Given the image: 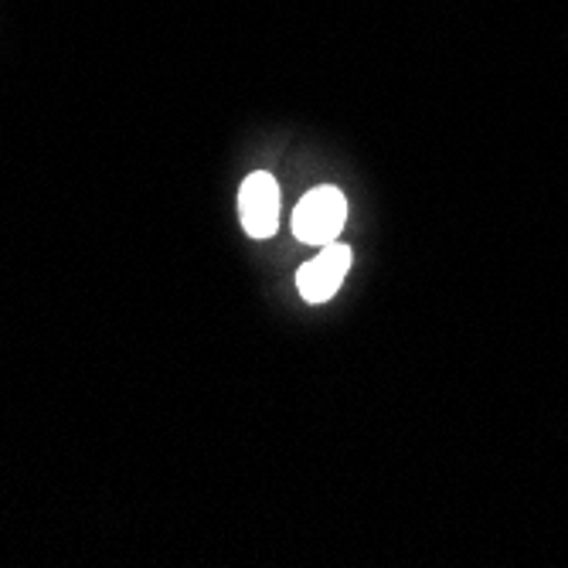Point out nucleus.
<instances>
[{
	"mask_svg": "<svg viewBox=\"0 0 568 568\" xmlns=\"http://www.w3.org/2000/svg\"><path fill=\"white\" fill-rule=\"evenodd\" d=\"M347 219V201L337 187H314L293 215V232L306 245H331Z\"/></svg>",
	"mask_w": 568,
	"mask_h": 568,
	"instance_id": "f257e3e1",
	"label": "nucleus"
},
{
	"mask_svg": "<svg viewBox=\"0 0 568 568\" xmlns=\"http://www.w3.org/2000/svg\"><path fill=\"white\" fill-rule=\"evenodd\" d=\"M351 263H354V252L347 245H321V252L314 255L310 263H303V270L296 273V290L306 303H327L344 276L351 273Z\"/></svg>",
	"mask_w": 568,
	"mask_h": 568,
	"instance_id": "f03ea898",
	"label": "nucleus"
},
{
	"mask_svg": "<svg viewBox=\"0 0 568 568\" xmlns=\"http://www.w3.org/2000/svg\"><path fill=\"white\" fill-rule=\"evenodd\" d=\"M239 219L252 239H270L280 229V187L276 178L255 171L239 191Z\"/></svg>",
	"mask_w": 568,
	"mask_h": 568,
	"instance_id": "7ed1b4c3",
	"label": "nucleus"
}]
</instances>
